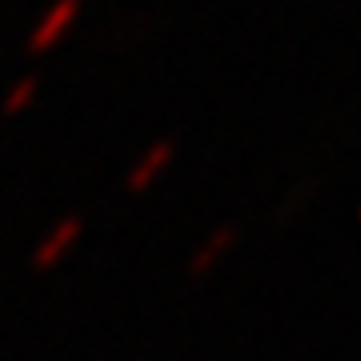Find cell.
<instances>
[{"instance_id":"6da1fadb","label":"cell","mask_w":361,"mask_h":361,"mask_svg":"<svg viewBox=\"0 0 361 361\" xmlns=\"http://www.w3.org/2000/svg\"><path fill=\"white\" fill-rule=\"evenodd\" d=\"M80 0H56L49 13H44V20L37 25V32H32V40H28V49H44V44H52V40L61 37V28L77 16Z\"/></svg>"},{"instance_id":"7a4b0ae2","label":"cell","mask_w":361,"mask_h":361,"mask_svg":"<svg viewBox=\"0 0 361 361\" xmlns=\"http://www.w3.org/2000/svg\"><path fill=\"white\" fill-rule=\"evenodd\" d=\"M28 89H32V80H25V85H20V89L13 92V101H8V104H16V101H25V92H28Z\"/></svg>"}]
</instances>
